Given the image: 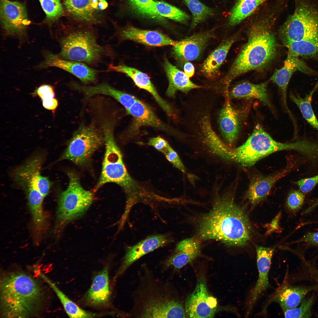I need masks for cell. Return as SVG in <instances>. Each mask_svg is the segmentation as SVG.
<instances>
[{"label": "cell", "mask_w": 318, "mask_h": 318, "mask_svg": "<svg viewBox=\"0 0 318 318\" xmlns=\"http://www.w3.org/2000/svg\"><path fill=\"white\" fill-rule=\"evenodd\" d=\"M251 232L247 215L230 196L217 200L210 211L201 218L198 227L201 238L218 240L230 246L247 244Z\"/></svg>", "instance_id": "cell-1"}, {"label": "cell", "mask_w": 318, "mask_h": 318, "mask_svg": "<svg viewBox=\"0 0 318 318\" xmlns=\"http://www.w3.org/2000/svg\"><path fill=\"white\" fill-rule=\"evenodd\" d=\"M40 283L26 273L13 272L3 276L0 282V316L27 318L39 311L45 297Z\"/></svg>", "instance_id": "cell-2"}, {"label": "cell", "mask_w": 318, "mask_h": 318, "mask_svg": "<svg viewBox=\"0 0 318 318\" xmlns=\"http://www.w3.org/2000/svg\"><path fill=\"white\" fill-rule=\"evenodd\" d=\"M276 50L275 37L269 29L261 25L252 27L247 42L224 77V82L227 87L241 75L266 66L274 58Z\"/></svg>", "instance_id": "cell-3"}, {"label": "cell", "mask_w": 318, "mask_h": 318, "mask_svg": "<svg viewBox=\"0 0 318 318\" xmlns=\"http://www.w3.org/2000/svg\"><path fill=\"white\" fill-rule=\"evenodd\" d=\"M102 127L105 150L101 175L95 189L97 190L107 183H114L123 189L127 199L135 198L140 195L142 190L130 176L125 167L122 153L114 139L113 125L106 123Z\"/></svg>", "instance_id": "cell-4"}, {"label": "cell", "mask_w": 318, "mask_h": 318, "mask_svg": "<svg viewBox=\"0 0 318 318\" xmlns=\"http://www.w3.org/2000/svg\"><path fill=\"white\" fill-rule=\"evenodd\" d=\"M62 58L90 64L99 62L106 54V48L99 44L92 32L77 30L69 32L59 38Z\"/></svg>", "instance_id": "cell-5"}, {"label": "cell", "mask_w": 318, "mask_h": 318, "mask_svg": "<svg viewBox=\"0 0 318 318\" xmlns=\"http://www.w3.org/2000/svg\"><path fill=\"white\" fill-rule=\"evenodd\" d=\"M294 142L282 143L274 140L259 124L242 145L232 149V161L243 166H253L260 159L274 153L294 149Z\"/></svg>", "instance_id": "cell-6"}, {"label": "cell", "mask_w": 318, "mask_h": 318, "mask_svg": "<svg viewBox=\"0 0 318 318\" xmlns=\"http://www.w3.org/2000/svg\"><path fill=\"white\" fill-rule=\"evenodd\" d=\"M67 174L69 184L59 195L57 212V225L61 227L82 216L93 200L92 193L83 188L75 172Z\"/></svg>", "instance_id": "cell-7"}, {"label": "cell", "mask_w": 318, "mask_h": 318, "mask_svg": "<svg viewBox=\"0 0 318 318\" xmlns=\"http://www.w3.org/2000/svg\"><path fill=\"white\" fill-rule=\"evenodd\" d=\"M105 143L102 130L94 124L81 125L73 133L66 150L58 161L70 160L80 166L89 161L93 153Z\"/></svg>", "instance_id": "cell-8"}, {"label": "cell", "mask_w": 318, "mask_h": 318, "mask_svg": "<svg viewBox=\"0 0 318 318\" xmlns=\"http://www.w3.org/2000/svg\"><path fill=\"white\" fill-rule=\"evenodd\" d=\"M44 160L42 155H35L15 168L12 174L14 181L25 192L37 191L45 198L49 192L51 183L41 173Z\"/></svg>", "instance_id": "cell-9"}, {"label": "cell", "mask_w": 318, "mask_h": 318, "mask_svg": "<svg viewBox=\"0 0 318 318\" xmlns=\"http://www.w3.org/2000/svg\"><path fill=\"white\" fill-rule=\"evenodd\" d=\"M147 293L140 303L139 317L147 318H185V308L179 301L157 290Z\"/></svg>", "instance_id": "cell-10"}, {"label": "cell", "mask_w": 318, "mask_h": 318, "mask_svg": "<svg viewBox=\"0 0 318 318\" xmlns=\"http://www.w3.org/2000/svg\"><path fill=\"white\" fill-rule=\"evenodd\" d=\"M0 17L6 35L24 39L30 22L24 5L17 1L0 0Z\"/></svg>", "instance_id": "cell-11"}, {"label": "cell", "mask_w": 318, "mask_h": 318, "mask_svg": "<svg viewBox=\"0 0 318 318\" xmlns=\"http://www.w3.org/2000/svg\"><path fill=\"white\" fill-rule=\"evenodd\" d=\"M217 308V299L209 292L205 278L200 277L194 291L186 299V317H213Z\"/></svg>", "instance_id": "cell-12"}, {"label": "cell", "mask_w": 318, "mask_h": 318, "mask_svg": "<svg viewBox=\"0 0 318 318\" xmlns=\"http://www.w3.org/2000/svg\"><path fill=\"white\" fill-rule=\"evenodd\" d=\"M214 31L212 29L195 34L177 42L173 46V54L179 60L184 63L198 59L213 37Z\"/></svg>", "instance_id": "cell-13"}, {"label": "cell", "mask_w": 318, "mask_h": 318, "mask_svg": "<svg viewBox=\"0 0 318 318\" xmlns=\"http://www.w3.org/2000/svg\"><path fill=\"white\" fill-rule=\"evenodd\" d=\"M256 250L258 278L248 299L247 315L250 313L261 294L270 286L269 273L275 249L274 248L257 246Z\"/></svg>", "instance_id": "cell-14"}, {"label": "cell", "mask_w": 318, "mask_h": 318, "mask_svg": "<svg viewBox=\"0 0 318 318\" xmlns=\"http://www.w3.org/2000/svg\"><path fill=\"white\" fill-rule=\"evenodd\" d=\"M297 70L308 74H318V72L309 68L299 57L293 56L288 52L283 66L280 69H276L271 78V80L277 85L280 90L283 105L290 117L293 116L286 103L287 90L292 75Z\"/></svg>", "instance_id": "cell-15"}, {"label": "cell", "mask_w": 318, "mask_h": 318, "mask_svg": "<svg viewBox=\"0 0 318 318\" xmlns=\"http://www.w3.org/2000/svg\"><path fill=\"white\" fill-rule=\"evenodd\" d=\"M44 60L40 65L42 68L54 67L67 72L78 78L84 84L95 82L97 71L84 63L68 60L49 52L44 54Z\"/></svg>", "instance_id": "cell-16"}, {"label": "cell", "mask_w": 318, "mask_h": 318, "mask_svg": "<svg viewBox=\"0 0 318 318\" xmlns=\"http://www.w3.org/2000/svg\"><path fill=\"white\" fill-rule=\"evenodd\" d=\"M170 241L167 235H155L149 236L129 247L124 258L118 274L122 273L133 263L143 256L167 244Z\"/></svg>", "instance_id": "cell-17"}, {"label": "cell", "mask_w": 318, "mask_h": 318, "mask_svg": "<svg viewBox=\"0 0 318 318\" xmlns=\"http://www.w3.org/2000/svg\"><path fill=\"white\" fill-rule=\"evenodd\" d=\"M108 71L125 73L130 77L139 87L149 92L158 105L167 114H171L173 109L170 105L163 99L158 93L148 76L145 73L135 68L123 65L110 64Z\"/></svg>", "instance_id": "cell-18"}, {"label": "cell", "mask_w": 318, "mask_h": 318, "mask_svg": "<svg viewBox=\"0 0 318 318\" xmlns=\"http://www.w3.org/2000/svg\"><path fill=\"white\" fill-rule=\"evenodd\" d=\"M290 170V167H287L272 175H254L251 179L246 194L248 200L253 204L259 203L266 197L276 183Z\"/></svg>", "instance_id": "cell-19"}, {"label": "cell", "mask_w": 318, "mask_h": 318, "mask_svg": "<svg viewBox=\"0 0 318 318\" xmlns=\"http://www.w3.org/2000/svg\"><path fill=\"white\" fill-rule=\"evenodd\" d=\"M120 36L122 39L131 40L151 46H173L177 42L159 31L143 30L131 26L122 30Z\"/></svg>", "instance_id": "cell-20"}, {"label": "cell", "mask_w": 318, "mask_h": 318, "mask_svg": "<svg viewBox=\"0 0 318 318\" xmlns=\"http://www.w3.org/2000/svg\"><path fill=\"white\" fill-rule=\"evenodd\" d=\"M71 86L74 89L84 94L86 100L98 94L112 97L121 104L126 111L139 100L135 96L116 89L106 83H102L94 86H87L73 82L71 84Z\"/></svg>", "instance_id": "cell-21"}, {"label": "cell", "mask_w": 318, "mask_h": 318, "mask_svg": "<svg viewBox=\"0 0 318 318\" xmlns=\"http://www.w3.org/2000/svg\"><path fill=\"white\" fill-rule=\"evenodd\" d=\"M133 118L131 133H136L140 127L149 126L167 131L168 127L156 115L147 104L139 99L127 111Z\"/></svg>", "instance_id": "cell-22"}, {"label": "cell", "mask_w": 318, "mask_h": 318, "mask_svg": "<svg viewBox=\"0 0 318 318\" xmlns=\"http://www.w3.org/2000/svg\"><path fill=\"white\" fill-rule=\"evenodd\" d=\"M218 120L221 134L226 144L233 145L238 136L241 121L237 111L229 100L220 111Z\"/></svg>", "instance_id": "cell-23"}, {"label": "cell", "mask_w": 318, "mask_h": 318, "mask_svg": "<svg viewBox=\"0 0 318 318\" xmlns=\"http://www.w3.org/2000/svg\"><path fill=\"white\" fill-rule=\"evenodd\" d=\"M200 243L196 238L182 240L177 245L175 253L167 260L166 264L179 269L196 258L200 254Z\"/></svg>", "instance_id": "cell-24"}, {"label": "cell", "mask_w": 318, "mask_h": 318, "mask_svg": "<svg viewBox=\"0 0 318 318\" xmlns=\"http://www.w3.org/2000/svg\"><path fill=\"white\" fill-rule=\"evenodd\" d=\"M108 269L105 267L94 278L86 296L87 303L94 306H101L108 303L110 297Z\"/></svg>", "instance_id": "cell-25"}, {"label": "cell", "mask_w": 318, "mask_h": 318, "mask_svg": "<svg viewBox=\"0 0 318 318\" xmlns=\"http://www.w3.org/2000/svg\"><path fill=\"white\" fill-rule=\"evenodd\" d=\"M314 287L294 286L283 283L270 299L278 303L283 310L295 308Z\"/></svg>", "instance_id": "cell-26"}, {"label": "cell", "mask_w": 318, "mask_h": 318, "mask_svg": "<svg viewBox=\"0 0 318 318\" xmlns=\"http://www.w3.org/2000/svg\"><path fill=\"white\" fill-rule=\"evenodd\" d=\"M266 82L259 84L244 82L238 84L229 92L230 96L234 98L256 99L270 108L272 107L267 89Z\"/></svg>", "instance_id": "cell-27"}, {"label": "cell", "mask_w": 318, "mask_h": 318, "mask_svg": "<svg viewBox=\"0 0 318 318\" xmlns=\"http://www.w3.org/2000/svg\"><path fill=\"white\" fill-rule=\"evenodd\" d=\"M203 140L207 145L217 155L223 159L232 161V149L225 143L213 129L208 116H204L201 122Z\"/></svg>", "instance_id": "cell-28"}, {"label": "cell", "mask_w": 318, "mask_h": 318, "mask_svg": "<svg viewBox=\"0 0 318 318\" xmlns=\"http://www.w3.org/2000/svg\"><path fill=\"white\" fill-rule=\"evenodd\" d=\"M164 68L169 81L166 91L168 96L174 97L178 90L186 93L191 90L201 87L192 82L184 72L178 69L168 60L165 62Z\"/></svg>", "instance_id": "cell-29"}, {"label": "cell", "mask_w": 318, "mask_h": 318, "mask_svg": "<svg viewBox=\"0 0 318 318\" xmlns=\"http://www.w3.org/2000/svg\"><path fill=\"white\" fill-rule=\"evenodd\" d=\"M235 41L234 38L228 39L208 56L201 68L202 72L206 76L211 79L216 76Z\"/></svg>", "instance_id": "cell-30"}, {"label": "cell", "mask_w": 318, "mask_h": 318, "mask_svg": "<svg viewBox=\"0 0 318 318\" xmlns=\"http://www.w3.org/2000/svg\"><path fill=\"white\" fill-rule=\"evenodd\" d=\"M99 0H64L68 12L77 19L92 22L96 20Z\"/></svg>", "instance_id": "cell-31"}, {"label": "cell", "mask_w": 318, "mask_h": 318, "mask_svg": "<svg viewBox=\"0 0 318 318\" xmlns=\"http://www.w3.org/2000/svg\"><path fill=\"white\" fill-rule=\"evenodd\" d=\"M26 195L34 230L36 234L40 235L43 232L46 225V217L43 207V202L44 198L39 192L29 193Z\"/></svg>", "instance_id": "cell-32"}, {"label": "cell", "mask_w": 318, "mask_h": 318, "mask_svg": "<svg viewBox=\"0 0 318 318\" xmlns=\"http://www.w3.org/2000/svg\"><path fill=\"white\" fill-rule=\"evenodd\" d=\"M39 275L52 289L58 297L64 309L70 318H92L95 314L87 312L80 308L74 302L69 299L42 272Z\"/></svg>", "instance_id": "cell-33"}, {"label": "cell", "mask_w": 318, "mask_h": 318, "mask_svg": "<svg viewBox=\"0 0 318 318\" xmlns=\"http://www.w3.org/2000/svg\"><path fill=\"white\" fill-rule=\"evenodd\" d=\"M318 87V82L312 90L304 98L298 94L291 93L290 97L299 108L302 114L307 122L313 127L318 131V120L313 110L311 102L313 95Z\"/></svg>", "instance_id": "cell-34"}, {"label": "cell", "mask_w": 318, "mask_h": 318, "mask_svg": "<svg viewBox=\"0 0 318 318\" xmlns=\"http://www.w3.org/2000/svg\"><path fill=\"white\" fill-rule=\"evenodd\" d=\"M266 0H238L232 9L228 23L231 26L239 24L250 15Z\"/></svg>", "instance_id": "cell-35"}, {"label": "cell", "mask_w": 318, "mask_h": 318, "mask_svg": "<svg viewBox=\"0 0 318 318\" xmlns=\"http://www.w3.org/2000/svg\"><path fill=\"white\" fill-rule=\"evenodd\" d=\"M284 45L287 48L289 53L299 57H312L318 54V39L292 41Z\"/></svg>", "instance_id": "cell-36"}, {"label": "cell", "mask_w": 318, "mask_h": 318, "mask_svg": "<svg viewBox=\"0 0 318 318\" xmlns=\"http://www.w3.org/2000/svg\"><path fill=\"white\" fill-rule=\"evenodd\" d=\"M183 0L192 14L191 29H193L214 14L213 9L199 0Z\"/></svg>", "instance_id": "cell-37"}, {"label": "cell", "mask_w": 318, "mask_h": 318, "mask_svg": "<svg viewBox=\"0 0 318 318\" xmlns=\"http://www.w3.org/2000/svg\"><path fill=\"white\" fill-rule=\"evenodd\" d=\"M155 9L161 17H164L181 23L186 22L188 15L179 8L162 1H155Z\"/></svg>", "instance_id": "cell-38"}, {"label": "cell", "mask_w": 318, "mask_h": 318, "mask_svg": "<svg viewBox=\"0 0 318 318\" xmlns=\"http://www.w3.org/2000/svg\"><path fill=\"white\" fill-rule=\"evenodd\" d=\"M128 1L130 6L137 13L157 19H160L162 18L155 9V1L153 0H128Z\"/></svg>", "instance_id": "cell-39"}, {"label": "cell", "mask_w": 318, "mask_h": 318, "mask_svg": "<svg viewBox=\"0 0 318 318\" xmlns=\"http://www.w3.org/2000/svg\"><path fill=\"white\" fill-rule=\"evenodd\" d=\"M315 299L314 295H312L304 298L299 307L287 309L284 310V314L285 318H309L311 315V308Z\"/></svg>", "instance_id": "cell-40"}, {"label": "cell", "mask_w": 318, "mask_h": 318, "mask_svg": "<svg viewBox=\"0 0 318 318\" xmlns=\"http://www.w3.org/2000/svg\"><path fill=\"white\" fill-rule=\"evenodd\" d=\"M46 16L54 20L63 14V10L60 0H38Z\"/></svg>", "instance_id": "cell-41"}, {"label": "cell", "mask_w": 318, "mask_h": 318, "mask_svg": "<svg viewBox=\"0 0 318 318\" xmlns=\"http://www.w3.org/2000/svg\"><path fill=\"white\" fill-rule=\"evenodd\" d=\"M305 193L300 190H293L289 194L286 200L288 209L293 212H296L302 207L305 199Z\"/></svg>", "instance_id": "cell-42"}, {"label": "cell", "mask_w": 318, "mask_h": 318, "mask_svg": "<svg viewBox=\"0 0 318 318\" xmlns=\"http://www.w3.org/2000/svg\"><path fill=\"white\" fill-rule=\"evenodd\" d=\"M299 190L304 193L312 190L318 184V174L313 176L300 179L294 182Z\"/></svg>", "instance_id": "cell-43"}, {"label": "cell", "mask_w": 318, "mask_h": 318, "mask_svg": "<svg viewBox=\"0 0 318 318\" xmlns=\"http://www.w3.org/2000/svg\"><path fill=\"white\" fill-rule=\"evenodd\" d=\"M32 95L39 97L42 101L52 99L55 97L54 87L50 85H42L35 90Z\"/></svg>", "instance_id": "cell-44"}, {"label": "cell", "mask_w": 318, "mask_h": 318, "mask_svg": "<svg viewBox=\"0 0 318 318\" xmlns=\"http://www.w3.org/2000/svg\"><path fill=\"white\" fill-rule=\"evenodd\" d=\"M164 154L168 160L175 167L183 172H185V167L179 155L171 146Z\"/></svg>", "instance_id": "cell-45"}, {"label": "cell", "mask_w": 318, "mask_h": 318, "mask_svg": "<svg viewBox=\"0 0 318 318\" xmlns=\"http://www.w3.org/2000/svg\"><path fill=\"white\" fill-rule=\"evenodd\" d=\"M147 144L153 147L163 154L166 152L170 147L167 141L160 137L150 138Z\"/></svg>", "instance_id": "cell-46"}, {"label": "cell", "mask_w": 318, "mask_h": 318, "mask_svg": "<svg viewBox=\"0 0 318 318\" xmlns=\"http://www.w3.org/2000/svg\"><path fill=\"white\" fill-rule=\"evenodd\" d=\"M295 243H304L306 244L318 246V232H311L299 238Z\"/></svg>", "instance_id": "cell-47"}, {"label": "cell", "mask_w": 318, "mask_h": 318, "mask_svg": "<svg viewBox=\"0 0 318 318\" xmlns=\"http://www.w3.org/2000/svg\"><path fill=\"white\" fill-rule=\"evenodd\" d=\"M42 103L45 108L52 111L54 110L58 105L57 100L55 98L50 100L42 101Z\"/></svg>", "instance_id": "cell-48"}, {"label": "cell", "mask_w": 318, "mask_h": 318, "mask_svg": "<svg viewBox=\"0 0 318 318\" xmlns=\"http://www.w3.org/2000/svg\"><path fill=\"white\" fill-rule=\"evenodd\" d=\"M281 214L279 213L269 224L267 233H270L278 230L279 228V220Z\"/></svg>", "instance_id": "cell-49"}, {"label": "cell", "mask_w": 318, "mask_h": 318, "mask_svg": "<svg viewBox=\"0 0 318 318\" xmlns=\"http://www.w3.org/2000/svg\"><path fill=\"white\" fill-rule=\"evenodd\" d=\"M184 72L189 78L193 76L195 68L193 64L189 61L185 62L183 66Z\"/></svg>", "instance_id": "cell-50"}, {"label": "cell", "mask_w": 318, "mask_h": 318, "mask_svg": "<svg viewBox=\"0 0 318 318\" xmlns=\"http://www.w3.org/2000/svg\"><path fill=\"white\" fill-rule=\"evenodd\" d=\"M108 4L105 0H99L98 8L99 9L103 10L107 7Z\"/></svg>", "instance_id": "cell-51"}]
</instances>
